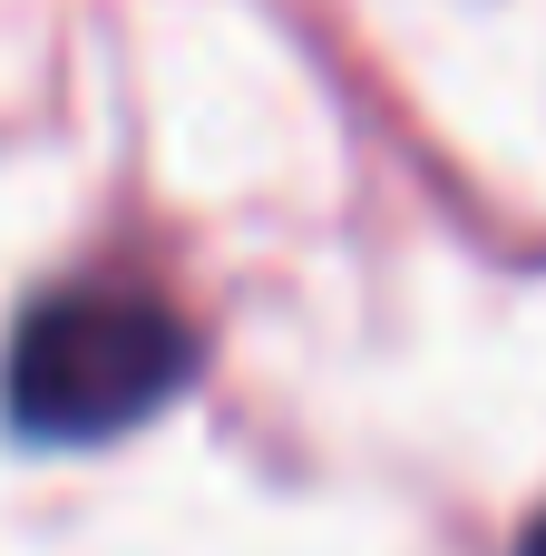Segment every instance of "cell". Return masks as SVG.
Returning a JSON list of instances; mask_svg holds the SVG:
<instances>
[{
	"label": "cell",
	"mask_w": 546,
	"mask_h": 556,
	"mask_svg": "<svg viewBox=\"0 0 546 556\" xmlns=\"http://www.w3.org/2000/svg\"><path fill=\"white\" fill-rule=\"evenodd\" d=\"M186 381H195V332L156 293L68 283L20 313L10 362H0V410L39 450H98V440L147 430Z\"/></svg>",
	"instance_id": "cell-1"
},
{
	"label": "cell",
	"mask_w": 546,
	"mask_h": 556,
	"mask_svg": "<svg viewBox=\"0 0 546 556\" xmlns=\"http://www.w3.org/2000/svg\"><path fill=\"white\" fill-rule=\"evenodd\" d=\"M518 556H546V518H537V528H528V547H518Z\"/></svg>",
	"instance_id": "cell-2"
}]
</instances>
